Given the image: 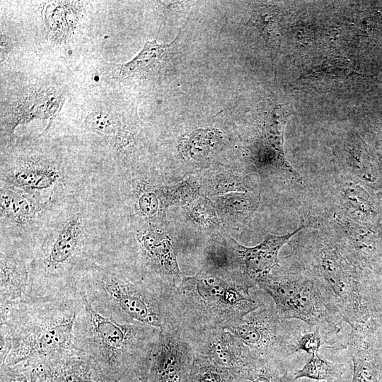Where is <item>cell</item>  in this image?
Here are the masks:
<instances>
[{
	"mask_svg": "<svg viewBox=\"0 0 382 382\" xmlns=\"http://www.w3.org/2000/svg\"><path fill=\"white\" fill-rule=\"evenodd\" d=\"M257 286L272 299L277 313L285 320L296 319L308 325L339 332L340 313L311 277L288 274L277 267Z\"/></svg>",
	"mask_w": 382,
	"mask_h": 382,
	"instance_id": "5",
	"label": "cell"
},
{
	"mask_svg": "<svg viewBox=\"0 0 382 382\" xmlns=\"http://www.w3.org/2000/svg\"><path fill=\"white\" fill-rule=\"evenodd\" d=\"M46 22L50 38L54 42H63L69 37L78 22L81 4L63 1L49 6Z\"/></svg>",
	"mask_w": 382,
	"mask_h": 382,
	"instance_id": "16",
	"label": "cell"
},
{
	"mask_svg": "<svg viewBox=\"0 0 382 382\" xmlns=\"http://www.w3.org/2000/svg\"><path fill=\"white\" fill-rule=\"evenodd\" d=\"M151 354L131 367L120 382H149Z\"/></svg>",
	"mask_w": 382,
	"mask_h": 382,
	"instance_id": "28",
	"label": "cell"
},
{
	"mask_svg": "<svg viewBox=\"0 0 382 382\" xmlns=\"http://www.w3.org/2000/svg\"><path fill=\"white\" fill-rule=\"evenodd\" d=\"M232 372L236 379L248 382H296L284 360L271 357H257L248 366Z\"/></svg>",
	"mask_w": 382,
	"mask_h": 382,
	"instance_id": "17",
	"label": "cell"
},
{
	"mask_svg": "<svg viewBox=\"0 0 382 382\" xmlns=\"http://www.w3.org/2000/svg\"><path fill=\"white\" fill-rule=\"evenodd\" d=\"M307 226L301 221L293 232L282 236L270 234L253 247H245L232 240L220 245L224 269L251 289L279 266L280 249L296 233Z\"/></svg>",
	"mask_w": 382,
	"mask_h": 382,
	"instance_id": "7",
	"label": "cell"
},
{
	"mask_svg": "<svg viewBox=\"0 0 382 382\" xmlns=\"http://www.w3.org/2000/svg\"><path fill=\"white\" fill-rule=\"evenodd\" d=\"M250 21L262 33L271 53L277 52L281 39L277 14L267 8H260L255 11Z\"/></svg>",
	"mask_w": 382,
	"mask_h": 382,
	"instance_id": "24",
	"label": "cell"
},
{
	"mask_svg": "<svg viewBox=\"0 0 382 382\" xmlns=\"http://www.w3.org/2000/svg\"><path fill=\"white\" fill-rule=\"evenodd\" d=\"M237 337L257 357L284 360L294 353L296 342L287 320L274 305L260 306L243 318L224 328Z\"/></svg>",
	"mask_w": 382,
	"mask_h": 382,
	"instance_id": "6",
	"label": "cell"
},
{
	"mask_svg": "<svg viewBox=\"0 0 382 382\" xmlns=\"http://www.w3.org/2000/svg\"><path fill=\"white\" fill-rule=\"evenodd\" d=\"M194 358L185 337L160 332L151 353L149 382H187Z\"/></svg>",
	"mask_w": 382,
	"mask_h": 382,
	"instance_id": "9",
	"label": "cell"
},
{
	"mask_svg": "<svg viewBox=\"0 0 382 382\" xmlns=\"http://www.w3.org/2000/svg\"><path fill=\"white\" fill-rule=\"evenodd\" d=\"M341 374V365L336 364L316 353L311 356L301 369L291 372V377L294 381L308 378L321 382H336Z\"/></svg>",
	"mask_w": 382,
	"mask_h": 382,
	"instance_id": "21",
	"label": "cell"
},
{
	"mask_svg": "<svg viewBox=\"0 0 382 382\" xmlns=\"http://www.w3.org/2000/svg\"><path fill=\"white\" fill-rule=\"evenodd\" d=\"M30 382H120L84 352L69 353L26 364Z\"/></svg>",
	"mask_w": 382,
	"mask_h": 382,
	"instance_id": "8",
	"label": "cell"
},
{
	"mask_svg": "<svg viewBox=\"0 0 382 382\" xmlns=\"http://www.w3.org/2000/svg\"><path fill=\"white\" fill-rule=\"evenodd\" d=\"M25 93L7 107L1 127L8 134H12L18 125L34 119L53 118L64 96L62 90L52 86L40 87Z\"/></svg>",
	"mask_w": 382,
	"mask_h": 382,
	"instance_id": "11",
	"label": "cell"
},
{
	"mask_svg": "<svg viewBox=\"0 0 382 382\" xmlns=\"http://www.w3.org/2000/svg\"><path fill=\"white\" fill-rule=\"evenodd\" d=\"M234 382H248V381H245V380L236 379Z\"/></svg>",
	"mask_w": 382,
	"mask_h": 382,
	"instance_id": "29",
	"label": "cell"
},
{
	"mask_svg": "<svg viewBox=\"0 0 382 382\" xmlns=\"http://www.w3.org/2000/svg\"><path fill=\"white\" fill-rule=\"evenodd\" d=\"M175 41L159 44L156 40L147 41L141 51L131 61L124 64H109L106 74L117 82L151 80L161 72L170 57Z\"/></svg>",
	"mask_w": 382,
	"mask_h": 382,
	"instance_id": "12",
	"label": "cell"
},
{
	"mask_svg": "<svg viewBox=\"0 0 382 382\" xmlns=\"http://www.w3.org/2000/svg\"><path fill=\"white\" fill-rule=\"evenodd\" d=\"M183 335L224 328L262 303L232 274L204 265L195 275L183 277L175 289Z\"/></svg>",
	"mask_w": 382,
	"mask_h": 382,
	"instance_id": "1",
	"label": "cell"
},
{
	"mask_svg": "<svg viewBox=\"0 0 382 382\" xmlns=\"http://www.w3.org/2000/svg\"><path fill=\"white\" fill-rule=\"evenodd\" d=\"M0 382H30V369L28 366H1Z\"/></svg>",
	"mask_w": 382,
	"mask_h": 382,
	"instance_id": "27",
	"label": "cell"
},
{
	"mask_svg": "<svg viewBox=\"0 0 382 382\" xmlns=\"http://www.w3.org/2000/svg\"><path fill=\"white\" fill-rule=\"evenodd\" d=\"M354 73L351 62L345 58H336L323 63L306 74L309 79H339Z\"/></svg>",
	"mask_w": 382,
	"mask_h": 382,
	"instance_id": "25",
	"label": "cell"
},
{
	"mask_svg": "<svg viewBox=\"0 0 382 382\" xmlns=\"http://www.w3.org/2000/svg\"><path fill=\"white\" fill-rule=\"evenodd\" d=\"M79 311L75 307L40 310L16 328L1 323V366L28 364L83 351L75 342Z\"/></svg>",
	"mask_w": 382,
	"mask_h": 382,
	"instance_id": "2",
	"label": "cell"
},
{
	"mask_svg": "<svg viewBox=\"0 0 382 382\" xmlns=\"http://www.w3.org/2000/svg\"><path fill=\"white\" fill-rule=\"evenodd\" d=\"M219 132L215 129H199L195 130L180 141V151L185 156L199 159L205 156L218 138Z\"/></svg>",
	"mask_w": 382,
	"mask_h": 382,
	"instance_id": "23",
	"label": "cell"
},
{
	"mask_svg": "<svg viewBox=\"0 0 382 382\" xmlns=\"http://www.w3.org/2000/svg\"><path fill=\"white\" fill-rule=\"evenodd\" d=\"M100 287L121 322L151 326L163 332L183 335L182 319L175 289L154 278H130L115 273L105 274Z\"/></svg>",
	"mask_w": 382,
	"mask_h": 382,
	"instance_id": "4",
	"label": "cell"
},
{
	"mask_svg": "<svg viewBox=\"0 0 382 382\" xmlns=\"http://www.w3.org/2000/svg\"><path fill=\"white\" fill-rule=\"evenodd\" d=\"M236 380L231 369L195 354L187 382H234Z\"/></svg>",
	"mask_w": 382,
	"mask_h": 382,
	"instance_id": "22",
	"label": "cell"
},
{
	"mask_svg": "<svg viewBox=\"0 0 382 382\" xmlns=\"http://www.w3.org/2000/svg\"><path fill=\"white\" fill-rule=\"evenodd\" d=\"M86 128L102 136L117 151L122 152L129 143V135L120 120L105 111L88 114L84 121Z\"/></svg>",
	"mask_w": 382,
	"mask_h": 382,
	"instance_id": "18",
	"label": "cell"
},
{
	"mask_svg": "<svg viewBox=\"0 0 382 382\" xmlns=\"http://www.w3.org/2000/svg\"><path fill=\"white\" fill-rule=\"evenodd\" d=\"M59 173L50 165L28 162L18 165L8 173L6 180L15 186L29 190H42L52 186Z\"/></svg>",
	"mask_w": 382,
	"mask_h": 382,
	"instance_id": "15",
	"label": "cell"
},
{
	"mask_svg": "<svg viewBox=\"0 0 382 382\" xmlns=\"http://www.w3.org/2000/svg\"><path fill=\"white\" fill-rule=\"evenodd\" d=\"M195 355L237 371L248 366L257 356L237 337L224 328L193 332L186 337Z\"/></svg>",
	"mask_w": 382,
	"mask_h": 382,
	"instance_id": "10",
	"label": "cell"
},
{
	"mask_svg": "<svg viewBox=\"0 0 382 382\" xmlns=\"http://www.w3.org/2000/svg\"><path fill=\"white\" fill-rule=\"evenodd\" d=\"M1 311L11 306L25 292L28 272L20 260L1 253Z\"/></svg>",
	"mask_w": 382,
	"mask_h": 382,
	"instance_id": "14",
	"label": "cell"
},
{
	"mask_svg": "<svg viewBox=\"0 0 382 382\" xmlns=\"http://www.w3.org/2000/svg\"><path fill=\"white\" fill-rule=\"evenodd\" d=\"M323 342L322 332L318 327H316L313 331L299 336L296 342L294 352L302 351L311 356L318 353Z\"/></svg>",
	"mask_w": 382,
	"mask_h": 382,
	"instance_id": "26",
	"label": "cell"
},
{
	"mask_svg": "<svg viewBox=\"0 0 382 382\" xmlns=\"http://www.w3.org/2000/svg\"><path fill=\"white\" fill-rule=\"evenodd\" d=\"M0 207L1 216L18 224L30 223L40 210L30 198L6 187H1Z\"/></svg>",
	"mask_w": 382,
	"mask_h": 382,
	"instance_id": "20",
	"label": "cell"
},
{
	"mask_svg": "<svg viewBox=\"0 0 382 382\" xmlns=\"http://www.w3.org/2000/svg\"><path fill=\"white\" fill-rule=\"evenodd\" d=\"M82 230L80 213L73 216L59 232L50 249L47 260L51 266L64 265L74 255Z\"/></svg>",
	"mask_w": 382,
	"mask_h": 382,
	"instance_id": "19",
	"label": "cell"
},
{
	"mask_svg": "<svg viewBox=\"0 0 382 382\" xmlns=\"http://www.w3.org/2000/svg\"><path fill=\"white\" fill-rule=\"evenodd\" d=\"M350 328L347 346L352 361L351 382H378L379 369L370 349L365 323L354 324Z\"/></svg>",
	"mask_w": 382,
	"mask_h": 382,
	"instance_id": "13",
	"label": "cell"
},
{
	"mask_svg": "<svg viewBox=\"0 0 382 382\" xmlns=\"http://www.w3.org/2000/svg\"><path fill=\"white\" fill-rule=\"evenodd\" d=\"M86 333V349L104 370L120 380L135 364L148 357L158 337L157 328L121 322L98 312L81 293Z\"/></svg>",
	"mask_w": 382,
	"mask_h": 382,
	"instance_id": "3",
	"label": "cell"
}]
</instances>
